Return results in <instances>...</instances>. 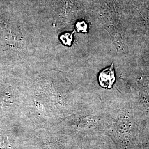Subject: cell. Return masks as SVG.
I'll return each mask as SVG.
<instances>
[{
  "instance_id": "cell-1",
  "label": "cell",
  "mask_w": 149,
  "mask_h": 149,
  "mask_svg": "<svg viewBox=\"0 0 149 149\" xmlns=\"http://www.w3.org/2000/svg\"><path fill=\"white\" fill-rule=\"evenodd\" d=\"M98 81L102 87L106 89L112 88L116 81L114 63L102 71L98 76Z\"/></svg>"
},
{
  "instance_id": "cell-2",
  "label": "cell",
  "mask_w": 149,
  "mask_h": 149,
  "mask_svg": "<svg viewBox=\"0 0 149 149\" xmlns=\"http://www.w3.org/2000/svg\"><path fill=\"white\" fill-rule=\"evenodd\" d=\"M72 33H65L60 37V39L66 45H70L72 40Z\"/></svg>"
},
{
  "instance_id": "cell-3",
  "label": "cell",
  "mask_w": 149,
  "mask_h": 149,
  "mask_svg": "<svg viewBox=\"0 0 149 149\" xmlns=\"http://www.w3.org/2000/svg\"><path fill=\"white\" fill-rule=\"evenodd\" d=\"M76 28L77 32L86 33L87 31L88 26L85 22L81 21L77 23Z\"/></svg>"
}]
</instances>
